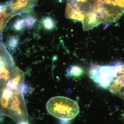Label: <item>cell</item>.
<instances>
[{"label":"cell","instance_id":"obj_7","mask_svg":"<svg viewBox=\"0 0 124 124\" xmlns=\"http://www.w3.org/2000/svg\"><path fill=\"white\" fill-rule=\"evenodd\" d=\"M41 24L44 29L47 31H51L56 27L55 20L50 17H44L41 19Z\"/></svg>","mask_w":124,"mask_h":124},{"label":"cell","instance_id":"obj_11","mask_svg":"<svg viewBox=\"0 0 124 124\" xmlns=\"http://www.w3.org/2000/svg\"><path fill=\"white\" fill-rule=\"evenodd\" d=\"M24 21L22 18L17 19L14 21L12 25L11 28L16 31H21L24 29Z\"/></svg>","mask_w":124,"mask_h":124},{"label":"cell","instance_id":"obj_12","mask_svg":"<svg viewBox=\"0 0 124 124\" xmlns=\"http://www.w3.org/2000/svg\"><path fill=\"white\" fill-rule=\"evenodd\" d=\"M17 124H29L28 121H22L19 122Z\"/></svg>","mask_w":124,"mask_h":124},{"label":"cell","instance_id":"obj_4","mask_svg":"<svg viewBox=\"0 0 124 124\" xmlns=\"http://www.w3.org/2000/svg\"><path fill=\"white\" fill-rule=\"evenodd\" d=\"M96 3L97 0H68L65 16L69 19L82 22L86 15L96 14Z\"/></svg>","mask_w":124,"mask_h":124},{"label":"cell","instance_id":"obj_2","mask_svg":"<svg viewBox=\"0 0 124 124\" xmlns=\"http://www.w3.org/2000/svg\"><path fill=\"white\" fill-rule=\"evenodd\" d=\"M46 108L50 114L64 121L73 119L80 112L77 102L69 98L61 96L51 98L47 102Z\"/></svg>","mask_w":124,"mask_h":124},{"label":"cell","instance_id":"obj_13","mask_svg":"<svg viewBox=\"0 0 124 124\" xmlns=\"http://www.w3.org/2000/svg\"></svg>","mask_w":124,"mask_h":124},{"label":"cell","instance_id":"obj_5","mask_svg":"<svg viewBox=\"0 0 124 124\" xmlns=\"http://www.w3.org/2000/svg\"><path fill=\"white\" fill-rule=\"evenodd\" d=\"M111 66L107 88L124 100V64L118 63Z\"/></svg>","mask_w":124,"mask_h":124},{"label":"cell","instance_id":"obj_3","mask_svg":"<svg viewBox=\"0 0 124 124\" xmlns=\"http://www.w3.org/2000/svg\"><path fill=\"white\" fill-rule=\"evenodd\" d=\"M97 13L102 23L115 22L124 13V0H97Z\"/></svg>","mask_w":124,"mask_h":124},{"label":"cell","instance_id":"obj_6","mask_svg":"<svg viewBox=\"0 0 124 124\" xmlns=\"http://www.w3.org/2000/svg\"><path fill=\"white\" fill-rule=\"evenodd\" d=\"M38 0H12L8 2L11 15L13 17L29 13L35 7Z\"/></svg>","mask_w":124,"mask_h":124},{"label":"cell","instance_id":"obj_9","mask_svg":"<svg viewBox=\"0 0 124 124\" xmlns=\"http://www.w3.org/2000/svg\"><path fill=\"white\" fill-rule=\"evenodd\" d=\"M67 72L70 76L77 77L83 75L84 71L81 67L75 65L70 67Z\"/></svg>","mask_w":124,"mask_h":124},{"label":"cell","instance_id":"obj_8","mask_svg":"<svg viewBox=\"0 0 124 124\" xmlns=\"http://www.w3.org/2000/svg\"><path fill=\"white\" fill-rule=\"evenodd\" d=\"M23 18L24 21V27L27 29H30L33 28L37 21L36 17L30 14L24 16Z\"/></svg>","mask_w":124,"mask_h":124},{"label":"cell","instance_id":"obj_1","mask_svg":"<svg viewBox=\"0 0 124 124\" xmlns=\"http://www.w3.org/2000/svg\"><path fill=\"white\" fill-rule=\"evenodd\" d=\"M9 87L0 89V116H9L17 124L28 121V116L23 93Z\"/></svg>","mask_w":124,"mask_h":124},{"label":"cell","instance_id":"obj_10","mask_svg":"<svg viewBox=\"0 0 124 124\" xmlns=\"http://www.w3.org/2000/svg\"><path fill=\"white\" fill-rule=\"evenodd\" d=\"M19 43V38L17 36H11L9 37L6 41L7 47L11 49H14L18 46Z\"/></svg>","mask_w":124,"mask_h":124}]
</instances>
